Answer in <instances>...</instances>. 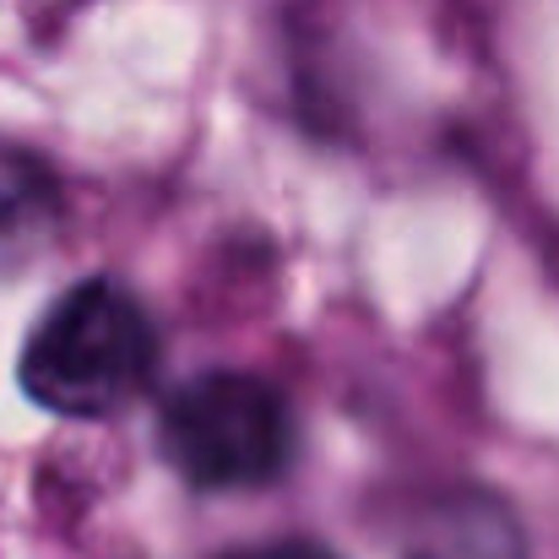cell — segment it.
Segmentation results:
<instances>
[{
  "label": "cell",
  "mask_w": 559,
  "mask_h": 559,
  "mask_svg": "<svg viewBox=\"0 0 559 559\" xmlns=\"http://www.w3.org/2000/svg\"><path fill=\"white\" fill-rule=\"evenodd\" d=\"M158 370V326L115 277L71 283L27 332L16 385L60 418H115Z\"/></svg>",
  "instance_id": "1"
},
{
  "label": "cell",
  "mask_w": 559,
  "mask_h": 559,
  "mask_svg": "<svg viewBox=\"0 0 559 559\" xmlns=\"http://www.w3.org/2000/svg\"><path fill=\"white\" fill-rule=\"evenodd\" d=\"M158 451L190 489H266L294 462L288 396L250 370H206L158 407Z\"/></svg>",
  "instance_id": "2"
},
{
  "label": "cell",
  "mask_w": 559,
  "mask_h": 559,
  "mask_svg": "<svg viewBox=\"0 0 559 559\" xmlns=\"http://www.w3.org/2000/svg\"><path fill=\"white\" fill-rule=\"evenodd\" d=\"M60 223H66L60 175L38 153L0 142V277L38 261L60 239Z\"/></svg>",
  "instance_id": "3"
},
{
  "label": "cell",
  "mask_w": 559,
  "mask_h": 559,
  "mask_svg": "<svg viewBox=\"0 0 559 559\" xmlns=\"http://www.w3.org/2000/svg\"><path fill=\"white\" fill-rule=\"evenodd\" d=\"M402 559H527V538L506 500L484 489H462L440 500Z\"/></svg>",
  "instance_id": "4"
},
{
  "label": "cell",
  "mask_w": 559,
  "mask_h": 559,
  "mask_svg": "<svg viewBox=\"0 0 559 559\" xmlns=\"http://www.w3.org/2000/svg\"><path fill=\"white\" fill-rule=\"evenodd\" d=\"M217 559H337L332 549L310 544V538H272V544H250V549H228Z\"/></svg>",
  "instance_id": "5"
}]
</instances>
